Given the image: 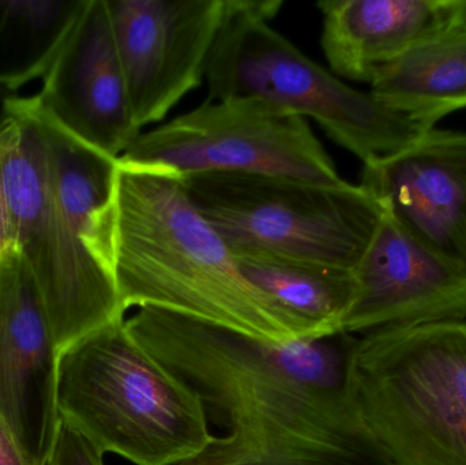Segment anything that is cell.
Segmentation results:
<instances>
[{
	"label": "cell",
	"instance_id": "11",
	"mask_svg": "<svg viewBox=\"0 0 466 465\" xmlns=\"http://www.w3.org/2000/svg\"><path fill=\"white\" fill-rule=\"evenodd\" d=\"M59 349L35 278L15 251L0 253V415L32 465L48 464L57 429Z\"/></svg>",
	"mask_w": 466,
	"mask_h": 465
},
{
	"label": "cell",
	"instance_id": "7",
	"mask_svg": "<svg viewBox=\"0 0 466 465\" xmlns=\"http://www.w3.org/2000/svg\"><path fill=\"white\" fill-rule=\"evenodd\" d=\"M197 209L232 253H262L355 270L385 209L360 185L212 172L183 177Z\"/></svg>",
	"mask_w": 466,
	"mask_h": 465
},
{
	"label": "cell",
	"instance_id": "17",
	"mask_svg": "<svg viewBox=\"0 0 466 465\" xmlns=\"http://www.w3.org/2000/svg\"><path fill=\"white\" fill-rule=\"evenodd\" d=\"M84 0H0V92L43 79Z\"/></svg>",
	"mask_w": 466,
	"mask_h": 465
},
{
	"label": "cell",
	"instance_id": "12",
	"mask_svg": "<svg viewBox=\"0 0 466 465\" xmlns=\"http://www.w3.org/2000/svg\"><path fill=\"white\" fill-rule=\"evenodd\" d=\"M360 186L410 237L466 268V133L431 128L363 164Z\"/></svg>",
	"mask_w": 466,
	"mask_h": 465
},
{
	"label": "cell",
	"instance_id": "9",
	"mask_svg": "<svg viewBox=\"0 0 466 465\" xmlns=\"http://www.w3.org/2000/svg\"><path fill=\"white\" fill-rule=\"evenodd\" d=\"M139 130L199 86L229 0H106Z\"/></svg>",
	"mask_w": 466,
	"mask_h": 465
},
{
	"label": "cell",
	"instance_id": "15",
	"mask_svg": "<svg viewBox=\"0 0 466 465\" xmlns=\"http://www.w3.org/2000/svg\"><path fill=\"white\" fill-rule=\"evenodd\" d=\"M247 281L289 322L299 340L344 332L358 294L353 270L262 253H233Z\"/></svg>",
	"mask_w": 466,
	"mask_h": 465
},
{
	"label": "cell",
	"instance_id": "10",
	"mask_svg": "<svg viewBox=\"0 0 466 465\" xmlns=\"http://www.w3.org/2000/svg\"><path fill=\"white\" fill-rule=\"evenodd\" d=\"M35 106L79 141L119 160L141 130L134 119L106 0H84Z\"/></svg>",
	"mask_w": 466,
	"mask_h": 465
},
{
	"label": "cell",
	"instance_id": "2",
	"mask_svg": "<svg viewBox=\"0 0 466 465\" xmlns=\"http://www.w3.org/2000/svg\"><path fill=\"white\" fill-rule=\"evenodd\" d=\"M92 250L125 311L152 306L260 340H299L279 308L244 278L182 180L168 172L117 160Z\"/></svg>",
	"mask_w": 466,
	"mask_h": 465
},
{
	"label": "cell",
	"instance_id": "20",
	"mask_svg": "<svg viewBox=\"0 0 466 465\" xmlns=\"http://www.w3.org/2000/svg\"><path fill=\"white\" fill-rule=\"evenodd\" d=\"M451 32L465 33L466 35V0H456Z\"/></svg>",
	"mask_w": 466,
	"mask_h": 465
},
{
	"label": "cell",
	"instance_id": "21",
	"mask_svg": "<svg viewBox=\"0 0 466 465\" xmlns=\"http://www.w3.org/2000/svg\"><path fill=\"white\" fill-rule=\"evenodd\" d=\"M7 96L5 93L0 92V122L5 119V101Z\"/></svg>",
	"mask_w": 466,
	"mask_h": 465
},
{
	"label": "cell",
	"instance_id": "19",
	"mask_svg": "<svg viewBox=\"0 0 466 465\" xmlns=\"http://www.w3.org/2000/svg\"><path fill=\"white\" fill-rule=\"evenodd\" d=\"M0 465H32L5 418L0 415Z\"/></svg>",
	"mask_w": 466,
	"mask_h": 465
},
{
	"label": "cell",
	"instance_id": "8",
	"mask_svg": "<svg viewBox=\"0 0 466 465\" xmlns=\"http://www.w3.org/2000/svg\"><path fill=\"white\" fill-rule=\"evenodd\" d=\"M119 160L179 179L241 172L323 185L344 182L304 117L258 97L208 98L193 111L141 133Z\"/></svg>",
	"mask_w": 466,
	"mask_h": 465
},
{
	"label": "cell",
	"instance_id": "5",
	"mask_svg": "<svg viewBox=\"0 0 466 465\" xmlns=\"http://www.w3.org/2000/svg\"><path fill=\"white\" fill-rule=\"evenodd\" d=\"M282 5L229 0L208 63V98L258 97L309 117L363 164L400 152L431 130L345 84L271 27Z\"/></svg>",
	"mask_w": 466,
	"mask_h": 465
},
{
	"label": "cell",
	"instance_id": "4",
	"mask_svg": "<svg viewBox=\"0 0 466 465\" xmlns=\"http://www.w3.org/2000/svg\"><path fill=\"white\" fill-rule=\"evenodd\" d=\"M350 379L388 465H466V321L363 333Z\"/></svg>",
	"mask_w": 466,
	"mask_h": 465
},
{
	"label": "cell",
	"instance_id": "13",
	"mask_svg": "<svg viewBox=\"0 0 466 465\" xmlns=\"http://www.w3.org/2000/svg\"><path fill=\"white\" fill-rule=\"evenodd\" d=\"M353 273L345 333L466 321V268L421 245L386 210Z\"/></svg>",
	"mask_w": 466,
	"mask_h": 465
},
{
	"label": "cell",
	"instance_id": "6",
	"mask_svg": "<svg viewBox=\"0 0 466 465\" xmlns=\"http://www.w3.org/2000/svg\"><path fill=\"white\" fill-rule=\"evenodd\" d=\"M0 122V253L32 272L57 349L125 318L116 287L68 224L52 185L43 134L26 98L5 101Z\"/></svg>",
	"mask_w": 466,
	"mask_h": 465
},
{
	"label": "cell",
	"instance_id": "16",
	"mask_svg": "<svg viewBox=\"0 0 466 465\" xmlns=\"http://www.w3.org/2000/svg\"><path fill=\"white\" fill-rule=\"evenodd\" d=\"M371 95L426 128L466 109V35L431 38L380 68Z\"/></svg>",
	"mask_w": 466,
	"mask_h": 465
},
{
	"label": "cell",
	"instance_id": "14",
	"mask_svg": "<svg viewBox=\"0 0 466 465\" xmlns=\"http://www.w3.org/2000/svg\"><path fill=\"white\" fill-rule=\"evenodd\" d=\"M317 5L331 73L371 85L380 68L451 32L456 0H322Z\"/></svg>",
	"mask_w": 466,
	"mask_h": 465
},
{
	"label": "cell",
	"instance_id": "1",
	"mask_svg": "<svg viewBox=\"0 0 466 465\" xmlns=\"http://www.w3.org/2000/svg\"><path fill=\"white\" fill-rule=\"evenodd\" d=\"M126 327L226 429L182 465H388L353 399L355 335L273 343L152 306Z\"/></svg>",
	"mask_w": 466,
	"mask_h": 465
},
{
	"label": "cell",
	"instance_id": "18",
	"mask_svg": "<svg viewBox=\"0 0 466 465\" xmlns=\"http://www.w3.org/2000/svg\"><path fill=\"white\" fill-rule=\"evenodd\" d=\"M46 465H104V455L70 423L60 420Z\"/></svg>",
	"mask_w": 466,
	"mask_h": 465
},
{
	"label": "cell",
	"instance_id": "3",
	"mask_svg": "<svg viewBox=\"0 0 466 465\" xmlns=\"http://www.w3.org/2000/svg\"><path fill=\"white\" fill-rule=\"evenodd\" d=\"M56 400L60 420L134 465H182L216 439L201 398L130 335L126 317L60 352Z\"/></svg>",
	"mask_w": 466,
	"mask_h": 465
}]
</instances>
